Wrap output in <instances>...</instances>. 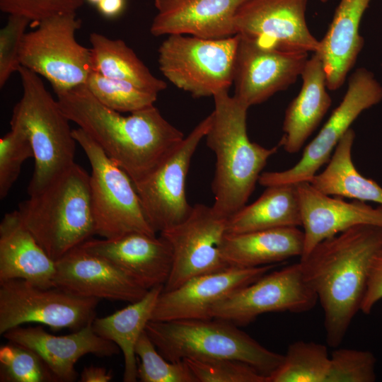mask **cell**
I'll list each match as a JSON object with an SVG mask.
<instances>
[{
  "label": "cell",
  "mask_w": 382,
  "mask_h": 382,
  "mask_svg": "<svg viewBox=\"0 0 382 382\" xmlns=\"http://www.w3.org/2000/svg\"><path fill=\"white\" fill-rule=\"evenodd\" d=\"M212 119V114L206 117L151 172L134 183L156 232L181 223L192 211L186 198V178L192 156L208 132Z\"/></svg>",
  "instance_id": "cell-12"
},
{
  "label": "cell",
  "mask_w": 382,
  "mask_h": 382,
  "mask_svg": "<svg viewBox=\"0 0 382 382\" xmlns=\"http://www.w3.org/2000/svg\"><path fill=\"white\" fill-rule=\"evenodd\" d=\"M330 366L327 347L314 342L290 344L279 366L267 382H326Z\"/></svg>",
  "instance_id": "cell-31"
},
{
  "label": "cell",
  "mask_w": 382,
  "mask_h": 382,
  "mask_svg": "<svg viewBox=\"0 0 382 382\" xmlns=\"http://www.w3.org/2000/svg\"><path fill=\"white\" fill-rule=\"evenodd\" d=\"M56 96L66 117L83 129L133 183L151 172L185 138L154 105L124 116L100 103L85 85Z\"/></svg>",
  "instance_id": "cell-1"
},
{
  "label": "cell",
  "mask_w": 382,
  "mask_h": 382,
  "mask_svg": "<svg viewBox=\"0 0 382 382\" xmlns=\"http://www.w3.org/2000/svg\"><path fill=\"white\" fill-rule=\"evenodd\" d=\"M164 285L149 290L139 301L114 313L96 318L92 322L94 331L102 337L114 342L122 352L125 361L123 381L135 382L137 361L135 347L151 316Z\"/></svg>",
  "instance_id": "cell-27"
},
{
  "label": "cell",
  "mask_w": 382,
  "mask_h": 382,
  "mask_svg": "<svg viewBox=\"0 0 382 382\" xmlns=\"http://www.w3.org/2000/svg\"><path fill=\"white\" fill-rule=\"evenodd\" d=\"M382 299V248L372 257L368 272L365 293L360 311L369 314Z\"/></svg>",
  "instance_id": "cell-40"
},
{
  "label": "cell",
  "mask_w": 382,
  "mask_h": 382,
  "mask_svg": "<svg viewBox=\"0 0 382 382\" xmlns=\"http://www.w3.org/2000/svg\"><path fill=\"white\" fill-rule=\"evenodd\" d=\"M237 35L233 96L248 108L286 89L301 76L308 54L263 47Z\"/></svg>",
  "instance_id": "cell-16"
},
{
  "label": "cell",
  "mask_w": 382,
  "mask_h": 382,
  "mask_svg": "<svg viewBox=\"0 0 382 382\" xmlns=\"http://www.w3.org/2000/svg\"><path fill=\"white\" fill-rule=\"evenodd\" d=\"M238 35L204 39L170 35L158 47L163 76L194 98L214 96L233 85Z\"/></svg>",
  "instance_id": "cell-8"
},
{
  "label": "cell",
  "mask_w": 382,
  "mask_h": 382,
  "mask_svg": "<svg viewBox=\"0 0 382 382\" xmlns=\"http://www.w3.org/2000/svg\"><path fill=\"white\" fill-rule=\"evenodd\" d=\"M26 32L20 63L45 78L57 94L85 85L92 71L91 50L75 38L81 26L76 13L57 14L33 23Z\"/></svg>",
  "instance_id": "cell-9"
},
{
  "label": "cell",
  "mask_w": 382,
  "mask_h": 382,
  "mask_svg": "<svg viewBox=\"0 0 382 382\" xmlns=\"http://www.w3.org/2000/svg\"><path fill=\"white\" fill-rule=\"evenodd\" d=\"M73 136L88 159L95 234L115 238L141 232L156 235L129 175L81 128Z\"/></svg>",
  "instance_id": "cell-7"
},
{
  "label": "cell",
  "mask_w": 382,
  "mask_h": 382,
  "mask_svg": "<svg viewBox=\"0 0 382 382\" xmlns=\"http://www.w3.org/2000/svg\"><path fill=\"white\" fill-rule=\"evenodd\" d=\"M54 287L79 297L129 303L140 300L149 291L80 245L55 262Z\"/></svg>",
  "instance_id": "cell-18"
},
{
  "label": "cell",
  "mask_w": 382,
  "mask_h": 382,
  "mask_svg": "<svg viewBox=\"0 0 382 382\" xmlns=\"http://www.w3.org/2000/svg\"><path fill=\"white\" fill-rule=\"evenodd\" d=\"M303 228L306 257L322 241L352 227L362 224L382 227V205L376 207L366 202L326 195L309 182L296 184Z\"/></svg>",
  "instance_id": "cell-20"
},
{
  "label": "cell",
  "mask_w": 382,
  "mask_h": 382,
  "mask_svg": "<svg viewBox=\"0 0 382 382\" xmlns=\"http://www.w3.org/2000/svg\"><path fill=\"white\" fill-rule=\"evenodd\" d=\"M13 343L35 352L46 363L57 382L77 379L75 365L86 354L110 357L117 354L119 347L112 341L98 335L92 323L67 335H54L41 326H18L2 335Z\"/></svg>",
  "instance_id": "cell-21"
},
{
  "label": "cell",
  "mask_w": 382,
  "mask_h": 382,
  "mask_svg": "<svg viewBox=\"0 0 382 382\" xmlns=\"http://www.w3.org/2000/svg\"><path fill=\"white\" fill-rule=\"evenodd\" d=\"M318 301L299 262L270 271L235 291L214 306L211 316L212 318L245 325L266 313L308 311Z\"/></svg>",
  "instance_id": "cell-13"
},
{
  "label": "cell",
  "mask_w": 382,
  "mask_h": 382,
  "mask_svg": "<svg viewBox=\"0 0 382 382\" xmlns=\"http://www.w3.org/2000/svg\"><path fill=\"white\" fill-rule=\"evenodd\" d=\"M86 0H0V10L25 17L33 23L52 16L76 13Z\"/></svg>",
  "instance_id": "cell-39"
},
{
  "label": "cell",
  "mask_w": 382,
  "mask_h": 382,
  "mask_svg": "<svg viewBox=\"0 0 382 382\" xmlns=\"http://www.w3.org/2000/svg\"><path fill=\"white\" fill-rule=\"evenodd\" d=\"M212 123L205 136L207 146L216 156L212 187L216 213L229 218L243 207L267 160L279 148L268 149L250 140L247 133L248 108L228 91L214 96Z\"/></svg>",
  "instance_id": "cell-3"
},
{
  "label": "cell",
  "mask_w": 382,
  "mask_h": 382,
  "mask_svg": "<svg viewBox=\"0 0 382 382\" xmlns=\"http://www.w3.org/2000/svg\"><path fill=\"white\" fill-rule=\"evenodd\" d=\"M354 139L355 133L350 128L336 146L326 168L309 183L328 195L382 205V187L363 176L353 163L352 149Z\"/></svg>",
  "instance_id": "cell-29"
},
{
  "label": "cell",
  "mask_w": 382,
  "mask_h": 382,
  "mask_svg": "<svg viewBox=\"0 0 382 382\" xmlns=\"http://www.w3.org/2000/svg\"><path fill=\"white\" fill-rule=\"evenodd\" d=\"M0 381L57 382L35 352L11 342L0 347Z\"/></svg>",
  "instance_id": "cell-33"
},
{
  "label": "cell",
  "mask_w": 382,
  "mask_h": 382,
  "mask_svg": "<svg viewBox=\"0 0 382 382\" xmlns=\"http://www.w3.org/2000/svg\"><path fill=\"white\" fill-rule=\"evenodd\" d=\"M301 77V91L286 109L283 135L278 144L289 154L302 148L332 103L323 64L317 53L308 58Z\"/></svg>",
  "instance_id": "cell-25"
},
{
  "label": "cell",
  "mask_w": 382,
  "mask_h": 382,
  "mask_svg": "<svg viewBox=\"0 0 382 382\" xmlns=\"http://www.w3.org/2000/svg\"><path fill=\"white\" fill-rule=\"evenodd\" d=\"M89 40L92 71L156 94L166 88L165 81L154 76L123 40L98 33H92Z\"/></svg>",
  "instance_id": "cell-30"
},
{
  "label": "cell",
  "mask_w": 382,
  "mask_h": 382,
  "mask_svg": "<svg viewBox=\"0 0 382 382\" xmlns=\"http://www.w3.org/2000/svg\"><path fill=\"white\" fill-rule=\"evenodd\" d=\"M113 374L105 368L96 366H86L80 374L81 382H108Z\"/></svg>",
  "instance_id": "cell-41"
},
{
  "label": "cell",
  "mask_w": 382,
  "mask_h": 382,
  "mask_svg": "<svg viewBox=\"0 0 382 382\" xmlns=\"http://www.w3.org/2000/svg\"><path fill=\"white\" fill-rule=\"evenodd\" d=\"M28 18L8 15L6 25L0 30V87H4L11 74L21 66L20 51L28 24Z\"/></svg>",
  "instance_id": "cell-38"
},
{
  "label": "cell",
  "mask_w": 382,
  "mask_h": 382,
  "mask_svg": "<svg viewBox=\"0 0 382 382\" xmlns=\"http://www.w3.org/2000/svg\"><path fill=\"white\" fill-rule=\"evenodd\" d=\"M99 301L21 279L0 282V335L30 323L78 330L96 318Z\"/></svg>",
  "instance_id": "cell-11"
},
{
  "label": "cell",
  "mask_w": 382,
  "mask_h": 382,
  "mask_svg": "<svg viewBox=\"0 0 382 382\" xmlns=\"http://www.w3.org/2000/svg\"><path fill=\"white\" fill-rule=\"evenodd\" d=\"M80 246L108 260L146 290L164 285L172 270V248L161 235L134 232L111 239L91 238Z\"/></svg>",
  "instance_id": "cell-19"
},
{
  "label": "cell",
  "mask_w": 382,
  "mask_h": 382,
  "mask_svg": "<svg viewBox=\"0 0 382 382\" xmlns=\"http://www.w3.org/2000/svg\"><path fill=\"white\" fill-rule=\"evenodd\" d=\"M29 196L18 212L54 262L95 235L90 175L77 163Z\"/></svg>",
  "instance_id": "cell-4"
},
{
  "label": "cell",
  "mask_w": 382,
  "mask_h": 382,
  "mask_svg": "<svg viewBox=\"0 0 382 382\" xmlns=\"http://www.w3.org/2000/svg\"><path fill=\"white\" fill-rule=\"evenodd\" d=\"M382 100V85L366 68L357 69L349 76L347 91L316 137L305 147L301 159L282 171L262 173L258 183L268 187L297 184L310 180L328 163L340 140L364 110Z\"/></svg>",
  "instance_id": "cell-10"
},
{
  "label": "cell",
  "mask_w": 382,
  "mask_h": 382,
  "mask_svg": "<svg viewBox=\"0 0 382 382\" xmlns=\"http://www.w3.org/2000/svg\"><path fill=\"white\" fill-rule=\"evenodd\" d=\"M34 158L32 146L20 131L11 129L0 139V198L6 197L17 180L23 163Z\"/></svg>",
  "instance_id": "cell-37"
},
{
  "label": "cell",
  "mask_w": 382,
  "mask_h": 382,
  "mask_svg": "<svg viewBox=\"0 0 382 382\" xmlns=\"http://www.w3.org/2000/svg\"><path fill=\"white\" fill-rule=\"evenodd\" d=\"M372 0H340L317 53L323 64L328 89L345 82L364 47L359 33L363 16Z\"/></svg>",
  "instance_id": "cell-24"
},
{
  "label": "cell",
  "mask_w": 382,
  "mask_h": 382,
  "mask_svg": "<svg viewBox=\"0 0 382 382\" xmlns=\"http://www.w3.org/2000/svg\"><path fill=\"white\" fill-rule=\"evenodd\" d=\"M96 6L103 16L108 18H115L123 11L125 0H100Z\"/></svg>",
  "instance_id": "cell-42"
},
{
  "label": "cell",
  "mask_w": 382,
  "mask_h": 382,
  "mask_svg": "<svg viewBox=\"0 0 382 382\" xmlns=\"http://www.w3.org/2000/svg\"><path fill=\"white\" fill-rule=\"evenodd\" d=\"M55 262L22 221L18 210L0 223V282L21 279L42 287H54Z\"/></svg>",
  "instance_id": "cell-23"
},
{
  "label": "cell",
  "mask_w": 382,
  "mask_h": 382,
  "mask_svg": "<svg viewBox=\"0 0 382 382\" xmlns=\"http://www.w3.org/2000/svg\"><path fill=\"white\" fill-rule=\"evenodd\" d=\"M275 267L276 264L255 267L228 266L192 277L174 289L161 293L151 320L212 319L216 304Z\"/></svg>",
  "instance_id": "cell-17"
},
{
  "label": "cell",
  "mask_w": 382,
  "mask_h": 382,
  "mask_svg": "<svg viewBox=\"0 0 382 382\" xmlns=\"http://www.w3.org/2000/svg\"><path fill=\"white\" fill-rule=\"evenodd\" d=\"M135 353L139 359L137 378L141 382H197L187 363L166 359L145 330L137 342Z\"/></svg>",
  "instance_id": "cell-34"
},
{
  "label": "cell",
  "mask_w": 382,
  "mask_h": 382,
  "mask_svg": "<svg viewBox=\"0 0 382 382\" xmlns=\"http://www.w3.org/2000/svg\"><path fill=\"white\" fill-rule=\"evenodd\" d=\"M376 359L366 350L340 348L330 354L326 382H374Z\"/></svg>",
  "instance_id": "cell-36"
},
{
  "label": "cell",
  "mask_w": 382,
  "mask_h": 382,
  "mask_svg": "<svg viewBox=\"0 0 382 382\" xmlns=\"http://www.w3.org/2000/svg\"><path fill=\"white\" fill-rule=\"evenodd\" d=\"M18 72L23 95L13 108L10 125L27 137L33 151L35 170L28 187L31 195L75 163L77 142L70 120L40 76L23 66Z\"/></svg>",
  "instance_id": "cell-5"
},
{
  "label": "cell",
  "mask_w": 382,
  "mask_h": 382,
  "mask_svg": "<svg viewBox=\"0 0 382 382\" xmlns=\"http://www.w3.org/2000/svg\"><path fill=\"white\" fill-rule=\"evenodd\" d=\"M254 202L228 219L227 234L301 226V214L296 184L266 187Z\"/></svg>",
  "instance_id": "cell-28"
},
{
  "label": "cell",
  "mask_w": 382,
  "mask_h": 382,
  "mask_svg": "<svg viewBox=\"0 0 382 382\" xmlns=\"http://www.w3.org/2000/svg\"><path fill=\"white\" fill-rule=\"evenodd\" d=\"M86 87L103 105L119 112H133L154 105L158 94L125 81L91 71Z\"/></svg>",
  "instance_id": "cell-32"
},
{
  "label": "cell",
  "mask_w": 382,
  "mask_h": 382,
  "mask_svg": "<svg viewBox=\"0 0 382 382\" xmlns=\"http://www.w3.org/2000/svg\"><path fill=\"white\" fill-rule=\"evenodd\" d=\"M245 0H154L157 13L150 33L156 37L189 35L220 39L236 35V13Z\"/></svg>",
  "instance_id": "cell-22"
},
{
  "label": "cell",
  "mask_w": 382,
  "mask_h": 382,
  "mask_svg": "<svg viewBox=\"0 0 382 382\" xmlns=\"http://www.w3.org/2000/svg\"><path fill=\"white\" fill-rule=\"evenodd\" d=\"M145 331L158 351L171 361L185 359H229L245 362L267 377L284 355L271 351L228 320H149Z\"/></svg>",
  "instance_id": "cell-6"
},
{
  "label": "cell",
  "mask_w": 382,
  "mask_h": 382,
  "mask_svg": "<svg viewBox=\"0 0 382 382\" xmlns=\"http://www.w3.org/2000/svg\"><path fill=\"white\" fill-rule=\"evenodd\" d=\"M308 0H245L238 9L236 35L258 45L285 52H317L320 40L310 31Z\"/></svg>",
  "instance_id": "cell-15"
},
{
  "label": "cell",
  "mask_w": 382,
  "mask_h": 382,
  "mask_svg": "<svg viewBox=\"0 0 382 382\" xmlns=\"http://www.w3.org/2000/svg\"><path fill=\"white\" fill-rule=\"evenodd\" d=\"M303 245V231L298 227H282L226 234L221 252L228 266L255 267L301 257Z\"/></svg>",
  "instance_id": "cell-26"
},
{
  "label": "cell",
  "mask_w": 382,
  "mask_h": 382,
  "mask_svg": "<svg viewBox=\"0 0 382 382\" xmlns=\"http://www.w3.org/2000/svg\"><path fill=\"white\" fill-rule=\"evenodd\" d=\"M197 382H267V376L245 362L229 359H185Z\"/></svg>",
  "instance_id": "cell-35"
},
{
  "label": "cell",
  "mask_w": 382,
  "mask_h": 382,
  "mask_svg": "<svg viewBox=\"0 0 382 382\" xmlns=\"http://www.w3.org/2000/svg\"><path fill=\"white\" fill-rule=\"evenodd\" d=\"M228 218L202 204L192 206L181 223L160 233L171 246L173 266L163 291L174 289L196 276L224 270L221 248Z\"/></svg>",
  "instance_id": "cell-14"
},
{
  "label": "cell",
  "mask_w": 382,
  "mask_h": 382,
  "mask_svg": "<svg viewBox=\"0 0 382 382\" xmlns=\"http://www.w3.org/2000/svg\"><path fill=\"white\" fill-rule=\"evenodd\" d=\"M88 2H89L91 4L97 5L100 0H86Z\"/></svg>",
  "instance_id": "cell-43"
},
{
  "label": "cell",
  "mask_w": 382,
  "mask_h": 382,
  "mask_svg": "<svg viewBox=\"0 0 382 382\" xmlns=\"http://www.w3.org/2000/svg\"><path fill=\"white\" fill-rule=\"evenodd\" d=\"M381 248L382 227L362 224L322 241L300 258L324 312L328 346L341 344L360 311L371 259Z\"/></svg>",
  "instance_id": "cell-2"
}]
</instances>
